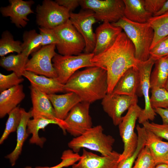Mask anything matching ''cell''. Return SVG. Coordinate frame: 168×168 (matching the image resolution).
Listing matches in <instances>:
<instances>
[{
    "instance_id": "obj_1",
    "label": "cell",
    "mask_w": 168,
    "mask_h": 168,
    "mask_svg": "<svg viewBox=\"0 0 168 168\" xmlns=\"http://www.w3.org/2000/svg\"><path fill=\"white\" fill-rule=\"evenodd\" d=\"M135 51L133 43L122 32L112 45L100 53L94 55L91 60L93 64L106 71L107 93H112L118 81L127 70L137 67Z\"/></svg>"
},
{
    "instance_id": "obj_2",
    "label": "cell",
    "mask_w": 168,
    "mask_h": 168,
    "mask_svg": "<svg viewBox=\"0 0 168 168\" xmlns=\"http://www.w3.org/2000/svg\"><path fill=\"white\" fill-rule=\"evenodd\" d=\"M65 92H72L81 102L89 103L102 99L107 93V72L100 67L94 66L77 71L64 84Z\"/></svg>"
},
{
    "instance_id": "obj_3",
    "label": "cell",
    "mask_w": 168,
    "mask_h": 168,
    "mask_svg": "<svg viewBox=\"0 0 168 168\" xmlns=\"http://www.w3.org/2000/svg\"><path fill=\"white\" fill-rule=\"evenodd\" d=\"M112 24L123 30L133 43L135 48V57L137 60L145 61L149 58L154 32L148 22H133L124 16L117 22Z\"/></svg>"
},
{
    "instance_id": "obj_4",
    "label": "cell",
    "mask_w": 168,
    "mask_h": 168,
    "mask_svg": "<svg viewBox=\"0 0 168 168\" xmlns=\"http://www.w3.org/2000/svg\"><path fill=\"white\" fill-rule=\"evenodd\" d=\"M103 131L100 125L92 127L72 138L68 143V147L75 153H78L81 148L87 149L99 152L102 156L110 155L113 152L115 139L111 136L104 134Z\"/></svg>"
},
{
    "instance_id": "obj_5",
    "label": "cell",
    "mask_w": 168,
    "mask_h": 168,
    "mask_svg": "<svg viewBox=\"0 0 168 168\" xmlns=\"http://www.w3.org/2000/svg\"><path fill=\"white\" fill-rule=\"evenodd\" d=\"M54 30L58 41L56 46L59 54L77 55L84 50V40L69 20Z\"/></svg>"
},
{
    "instance_id": "obj_6",
    "label": "cell",
    "mask_w": 168,
    "mask_h": 168,
    "mask_svg": "<svg viewBox=\"0 0 168 168\" xmlns=\"http://www.w3.org/2000/svg\"><path fill=\"white\" fill-rule=\"evenodd\" d=\"M94 56L92 53H84L77 55H62L57 54L52 60L57 74V79L65 84L79 69L94 66L91 62Z\"/></svg>"
},
{
    "instance_id": "obj_7",
    "label": "cell",
    "mask_w": 168,
    "mask_h": 168,
    "mask_svg": "<svg viewBox=\"0 0 168 168\" xmlns=\"http://www.w3.org/2000/svg\"><path fill=\"white\" fill-rule=\"evenodd\" d=\"M143 109L137 104L132 106L119 125L120 136L124 143V150L120 154L119 161L131 156L138 145V138L134 131L137 120Z\"/></svg>"
},
{
    "instance_id": "obj_8",
    "label": "cell",
    "mask_w": 168,
    "mask_h": 168,
    "mask_svg": "<svg viewBox=\"0 0 168 168\" xmlns=\"http://www.w3.org/2000/svg\"><path fill=\"white\" fill-rule=\"evenodd\" d=\"M80 5L93 11L97 21L113 23L124 16L123 0H80Z\"/></svg>"
},
{
    "instance_id": "obj_9",
    "label": "cell",
    "mask_w": 168,
    "mask_h": 168,
    "mask_svg": "<svg viewBox=\"0 0 168 168\" xmlns=\"http://www.w3.org/2000/svg\"><path fill=\"white\" fill-rule=\"evenodd\" d=\"M36 22L40 27L54 29L69 20L70 12L55 1L44 0L36 8Z\"/></svg>"
},
{
    "instance_id": "obj_10",
    "label": "cell",
    "mask_w": 168,
    "mask_h": 168,
    "mask_svg": "<svg viewBox=\"0 0 168 168\" xmlns=\"http://www.w3.org/2000/svg\"><path fill=\"white\" fill-rule=\"evenodd\" d=\"M155 61L151 57L145 61L137 60V67L139 75V84L136 95L139 96H143L145 101L144 108L138 118V122L142 124L148 120H153L156 114L151 106L149 96L150 77Z\"/></svg>"
},
{
    "instance_id": "obj_11",
    "label": "cell",
    "mask_w": 168,
    "mask_h": 168,
    "mask_svg": "<svg viewBox=\"0 0 168 168\" xmlns=\"http://www.w3.org/2000/svg\"><path fill=\"white\" fill-rule=\"evenodd\" d=\"M56 44H52L42 47L32 53L26 66V71L49 77L57 78V75L53 66L52 59L57 54Z\"/></svg>"
},
{
    "instance_id": "obj_12",
    "label": "cell",
    "mask_w": 168,
    "mask_h": 168,
    "mask_svg": "<svg viewBox=\"0 0 168 168\" xmlns=\"http://www.w3.org/2000/svg\"><path fill=\"white\" fill-rule=\"evenodd\" d=\"M69 20L84 40V53H92L96 44L95 33L92 26L97 21L94 12L83 9L77 13L70 12Z\"/></svg>"
},
{
    "instance_id": "obj_13",
    "label": "cell",
    "mask_w": 168,
    "mask_h": 168,
    "mask_svg": "<svg viewBox=\"0 0 168 168\" xmlns=\"http://www.w3.org/2000/svg\"><path fill=\"white\" fill-rule=\"evenodd\" d=\"M90 104L81 102L70 110L64 120L66 131L74 137H78L92 127L89 114Z\"/></svg>"
},
{
    "instance_id": "obj_14",
    "label": "cell",
    "mask_w": 168,
    "mask_h": 168,
    "mask_svg": "<svg viewBox=\"0 0 168 168\" xmlns=\"http://www.w3.org/2000/svg\"><path fill=\"white\" fill-rule=\"evenodd\" d=\"M138 102L137 95L130 96L112 93L106 94L102 99L101 105L113 124L118 126L122 120L123 113Z\"/></svg>"
},
{
    "instance_id": "obj_15",
    "label": "cell",
    "mask_w": 168,
    "mask_h": 168,
    "mask_svg": "<svg viewBox=\"0 0 168 168\" xmlns=\"http://www.w3.org/2000/svg\"><path fill=\"white\" fill-rule=\"evenodd\" d=\"M32 107L30 110L32 117H41L57 121L63 125L64 133L66 132V126L63 120L57 119L53 106L47 95L35 86H29Z\"/></svg>"
},
{
    "instance_id": "obj_16",
    "label": "cell",
    "mask_w": 168,
    "mask_h": 168,
    "mask_svg": "<svg viewBox=\"0 0 168 168\" xmlns=\"http://www.w3.org/2000/svg\"><path fill=\"white\" fill-rule=\"evenodd\" d=\"M10 5L2 7L0 11L3 16L10 18L12 23L21 28L25 27L29 21L28 16L34 13L31 9L34 2L32 0H9Z\"/></svg>"
},
{
    "instance_id": "obj_17",
    "label": "cell",
    "mask_w": 168,
    "mask_h": 168,
    "mask_svg": "<svg viewBox=\"0 0 168 168\" xmlns=\"http://www.w3.org/2000/svg\"><path fill=\"white\" fill-rule=\"evenodd\" d=\"M120 154L113 151L107 156H100L83 149L79 161L72 168H117Z\"/></svg>"
},
{
    "instance_id": "obj_18",
    "label": "cell",
    "mask_w": 168,
    "mask_h": 168,
    "mask_svg": "<svg viewBox=\"0 0 168 168\" xmlns=\"http://www.w3.org/2000/svg\"><path fill=\"white\" fill-rule=\"evenodd\" d=\"M122 30L109 22H103L95 30L96 44L92 53L94 55L100 53L112 45Z\"/></svg>"
},
{
    "instance_id": "obj_19",
    "label": "cell",
    "mask_w": 168,
    "mask_h": 168,
    "mask_svg": "<svg viewBox=\"0 0 168 168\" xmlns=\"http://www.w3.org/2000/svg\"><path fill=\"white\" fill-rule=\"evenodd\" d=\"M54 108L58 119L63 120L72 109L77 104L81 102L79 97L72 92L57 95H47Z\"/></svg>"
},
{
    "instance_id": "obj_20",
    "label": "cell",
    "mask_w": 168,
    "mask_h": 168,
    "mask_svg": "<svg viewBox=\"0 0 168 168\" xmlns=\"http://www.w3.org/2000/svg\"><path fill=\"white\" fill-rule=\"evenodd\" d=\"M139 84V75L136 67H131L119 78L112 93L133 96L137 95Z\"/></svg>"
},
{
    "instance_id": "obj_21",
    "label": "cell",
    "mask_w": 168,
    "mask_h": 168,
    "mask_svg": "<svg viewBox=\"0 0 168 168\" xmlns=\"http://www.w3.org/2000/svg\"><path fill=\"white\" fill-rule=\"evenodd\" d=\"M23 76L27 78L31 85L47 95L65 92L64 84L60 83L56 78L49 77L25 71Z\"/></svg>"
},
{
    "instance_id": "obj_22",
    "label": "cell",
    "mask_w": 168,
    "mask_h": 168,
    "mask_svg": "<svg viewBox=\"0 0 168 168\" xmlns=\"http://www.w3.org/2000/svg\"><path fill=\"white\" fill-rule=\"evenodd\" d=\"M25 94L21 84L0 92V118L4 117L24 100Z\"/></svg>"
},
{
    "instance_id": "obj_23",
    "label": "cell",
    "mask_w": 168,
    "mask_h": 168,
    "mask_svg": "<svg viewBox=\"0 0 168 168\" xmlns=\"http://www.w3.org/2000/svg\"><path fill=\"white\" fill-rule=\"evenodd\" d=\"M21 121L17 128L16 143L14 150L5 157L8 159L12 166H14L21 154L24 143L29 135L27 133L26 129L27 123L32 117L31 111L27 112L21 108Z\"/></svg>"
},
{
    "instance_id": "obj_24",
    "label": "cell",
    "mask_w": 168,
    "mask_h": 168,
    "mask_svg": "<svg viewBox=\"0 0 168 168\" xmlns=\"http://www.w3.org/2000/svg\"><path fill=\"white\" fill-rule=\"evenodd\" d=\"M50 124L57 125L63 131V125L57 121L41 117L30 119L27 123L26 129L27 133L29 135L32 134V137L29 139V143L42 147L46 139L44 137H40L39 132L40 129H44Z\"/></svg>"
},
{
    "instance_id": "obj_25",
    "label": "cell",
    "mask_w": 168,
    "mask_h": 168,
    "mask_svg": "<svg viewBox=\"0 0 168 168\" xmlns=\"http://www.w3.org/2000/svg\"><path fill=\"white\" fill-rule=\"evenodd\" d=\"M124 4V16L139 23L148 22L153 15L145 9L144 0H123Z\"/></svg>"
},
{
    "instance_id": "obj_26",
    "label": "cell",
    "mask_w": 168,
    "mask_h": 168,
    "mask_svg": "<svg viewBox=\"0 0 168 168\" xmlns=\"http://www.w3.org/2000/svg\"><path fill=\"white\" fill-rule=\"evenodd\" d=\"M146 130L145 146H147L157 165L161 163L168 151V142L162 140L152 132Z\"/></svg>"
},
{
    "instance_id": "obj_27",
    "label": "cell",
    "mask_w": 168,
    "mask_h": 168,
    "mask_svg": "<svg viewBox=\"0 0 168 168\" xmlns=\"http://www.w3.org/2000/svg\"><path fill=\"white\" fill-rule=\"evenodd\" d=\"M150 77V88H164L168 78V55L155 61Z\"/></svg>"
},
{
    "instance_id": "obj_28",
    "label": "cell",
    "mask_w": 168,
    "mask_h": 168,
    "mask_svg": "<svg viewBox=\"0 0 168 168\" xmlns=\"http://www.w3.org/2000/svg\"><path fill=\"white\" fill-rule=\"evenodd\" d=\"M28 58L21 53L2 57L0 60V65L7 71H12L21 77L26 71V66L29 59Z\"/></svg>"
},
{
    "instance_id": "obj_29",
    "label": "cell",
    "mask_w": 168,
    "mask_h": 168,
    "mask_svg": "<svg viewBox=\"0 0 168 168\" xmlns=\"http://www.w3.org/2000/svg\"><path fill=\"white\" fill-rule=\"evenodd\" d=\"M148 22L154 32L151 49L162 39L168 35V11L161 15L152 16Z\"/></svg>"
},
{
    "instance_id": "obj_30",
    "label": "cell",
    "mask_w": 168,
    "mask_h": 168,
    "mask_svg": "<svg viewBox=\"0 0 168 168\" xmlns=\"http://www.w3.org/2000/svg\"><path fill=\"white\" fill-rule=\"evenodd\" d=\"M23 40L21 45V53L29 57L30 54L39 50L42 42V37L35 30H32L24 33Z\"/></svg>"
},
{
    "instance_id": "obj_31",
    "label": "cell",
    "mask_w": 168,
    "mask_h": 168,
    "mask_svg": "<svg viewBox=\"0 0 168 168\" xmlns=\"http://www.w3.org/2000/svg\"><path fill=\"white\" fill-rule=\"evenodd\" d=\"M21 44L20 41L14 40L13 35L9 31H3L0 40V56H5L11 53H21Z\"/></svg>"
},
{
    "instance_id": "obj_32",
    "label": "cell",
    "mask_w": 168,
    "mask_h": 168,
    "mask_svg": "<svg viewBox=\"0 0 168 168\" xmlns=\"http://www.w3.org/2000/svg\"><path fill=\"white\" fill-rule=\"evenodd\" d=\"M138 138L137 147L133 154L130 156L119 161L117 168H132L137 156L145 146L146 138V130L143 127L139 125L136 127Z\"/></svg>"
},
{
    "instance_id": "obj_33",
    "label": "cell",
    "mask_w": 168,
    "mask_h": 168,
    "mask_svg": "<svg viewBox=\"0 0 168 168\" xmlns=\"http://www.w3.org/2000/svg\"><path fill=\"white\" fill-rule=\"evenodd\" d=\"M8 114V116L6 123L5 127L0 139V144L4 142L11 133L16 131L21 120V108L18 106Z\"/></svg>"
},
{
    "instance_id": "obj_34",
    "label": "cell",
    "mask_w": 168,
    "mask_h": 168,
    "mask_svg": "<svg viewBox=\"0 0 168 168\" xmlns=\"http://www.w3.org/2000/svg\"><path fill=\"white\" fill-rule=\"evenodd\" d=\"M151 89L150 102L152 108L154 110L168 108V91L164 88L154 87Z\"/></svg>"
},
{
    "instance_id": "obj_35",
    "label": "cell",
    "mask_w": 168,
    "mask_h": 168,
    "mask_svg": "<svg viewBox=\"0 0 168 168\" xmlns=\"http://www.w3.org/2000/svg\"><path fill=\"white\" fill-rule=\"evenodd\" d=\"M156 165L148 147L145 146L138 154L132 168H155Z\"/></svg>"
},
{
    "instance_id": "obj_36",
    "label": "cell",
    "mask_w": 168,
    "mask_h": 168,
    "mask_svg": "<svg viewBox=\"0 0 168 168\" xmlns=\"http://www.w3.org/2000/svg\"><path fill=\"white\" fill-rule=\"evenodd\" d=\"M81 157L78 153L74 152L71 149L64 151L62 155L61 161L57 165L52 167L37 166L34 168H63L72 166L77 162Z\"/></svg>"
},
{
    "instance_id": "obj_37",
    "label": "cell",
    "mask_w": 168,
    "mask_h": 168,
    "mask_svg": "<svg viewBox=\"0 0 168 168\" xmlns=\"http://www.w3.org/2000/svg\"><path fill=\"white\" fill-rule=\"evenodd\" d=\"M24 81L22 77H19L14 72L7 75L0 73V92L18 85Z\"/></svg>"
},
{
    "instance_id": "obj_38",
    "label": "cell",
    "mask_w": 168,
    "mask_h": 168,
    "mask_svg": "<svg viewBox=\"0 0 168 168\" xmlns=\"http://www.w3.org/2000/svg\"><path fill=\"white\" fill-rule=\"evenodd\" d=\"M150 57L155 60L168 55V35L165 37L150 50Z\"/></svg>"
},
{
    "instance_id": "obj_39",
    "label": "cell",
    "mask_w": 168,
    "mask_h": 168,
    "mask_svg": "<svg viewBox=\"0 0 168 168\" xmlns=\"http://www.w3.org/2000/svg\"><path fill=\"white\" fill-rule=\"evenodd\" d=\"M142 124L146 129L152 132L162 139L168 140V124H158L147 121Z\"/></svg>"
},
{
    "instance_id": "obj_40",
    "label": "cell",
    "mask_w": 168,
    "mask_h": 168,
    "mask_svg": "<svg viewBox=\"0 0 168 168\" xmlns=\"http://www.w3.org/2000/svg\"><path fill=\"white\" fill-rule=\"evenodd\" d=\"M39 29L40 33L42 37V42L39 49L42 47L52 44L56 45L58 43V38L54 29L40 27Z\"/></svg>"
},
{
    "instance_id": "obj_41",
    "label": "cell",
    "mask_w": 168,
    "mask_h": 168,
    "mask_svg": "<svg viewBox=\"0 0 168 168\" xmlns=\"http://www.w3.org/2000/svg\"><path fill=\"white\" fill-rule=\"evenodd\" d=\"M166 1L144 0V4L146 10L153 16L161 10Z\"/></svg>"
},
{
    "instance_id": "obj_42",
    "label": "cell",
    "mask_w": 168,
    "mask_h": 168,
    "mask_svg": "<svg viewBox=\"0 0 168 168\" xmlns=\"http://www.w3.org/2000/svg\"><path fill=\"white\" fill-rule=\"evenodd\" d=\"M79 0H56L55 1L60 5L64 7L70 12L80 5Z\"/></svg>"
},
{
    "instance_id": "obj_43",
    "label": "cell",
    "mask_w": 168,
    "mask_h": 168,
    "mask_svg": "<svg viewBox=\"0 0 168 168\" xmlns=\"http://www.w3.org/2000/svg\"><path fill=\"white\" fill-rule=\"evenodd\" d=\"M154 110L156 113L158 114L161 118L163 124H168V108H156Z\"/></svg>"
},
{
    "instance_id": "obj_44",
    "label": "cell",
    "mask_w": 168,
    "mask_h": 168,
    "mask_svg": "<svg viewBox=\"0 0 168 168\" xmlns=\"http://www.w3.org/2000/svg\"><path fill=\"white\" fill-rule=\"evenodd\" d=\"M168 11V0L166 1L161 10L153 16H157L162 15Z\"/></svg>"
},
{
    "instance_id": "obj_45",
    "label": "cell",
    "mask_w": 168,
    "mask_h": 168,
    "mask_svg": "<svg viewBox=\"0 0 168 168\" xmlns=\"http://www.w3.org/2000/svg\"><path fill=\"white\" fill-rule=\"evenodd\" d=\"M155 168H168V166L165 163H161L156 165Z\"/></svg>"
},
{
    "instance_id": "obj_46",
    "label": "cell",
    "mask_w": 168,
    "mask_h": 168,
    "mask_svg": "<svg viewBox=\"0 0 168 168\" xmlns=\"http://www.w3.org/2000/svg\"><path fill=\"white\" fill-rule=\"evenodd\" d=\"M167 162H168V151L164 156L161 163H165Z\"/></svg>"
},
{
    "instance_id": "obj_47",
    "label": "cell",
    "mask_w": 168,
    "mask_h": 168,
    "mask_svg": "<svg viewBox=\"0 0 168 168\" xmlns=\"http://www.w3.org/2000/svg\"><path fill=\"white\" fill-rule=\"evenodd\" d=\"M164 88L168 91V78L166 82Z\"/></svg>"
},
{
    "instance_id": "obj_48",
    "label": "cell",
    "mask_w": 168,
    "mask_h": 168,
    "mask_svg": "<svg viewBox=\"0 0 168 168\" xmlns=\"http://www.w3.org/2000/svg\"><path fill=\"white\" fill-rule=\"evenodd\" d=\"M24 168H32L30 166H27L24 167Z\"/></svg>"
},
{
    "instance_id": "obj_49",
    "label": "cell",
    "mask_w": 168,
    "mask_h": 168,
    "mask_svg": "<svg viewBox=\"0 0 168 168\" xmlns=\"http://www.w3.org/2000/svg\"><path fill=\"white\" fill-rule=\"evenodd\" d=\"M165 163L168 166V162H166Z\"/></svg>"
}]
</instances>
